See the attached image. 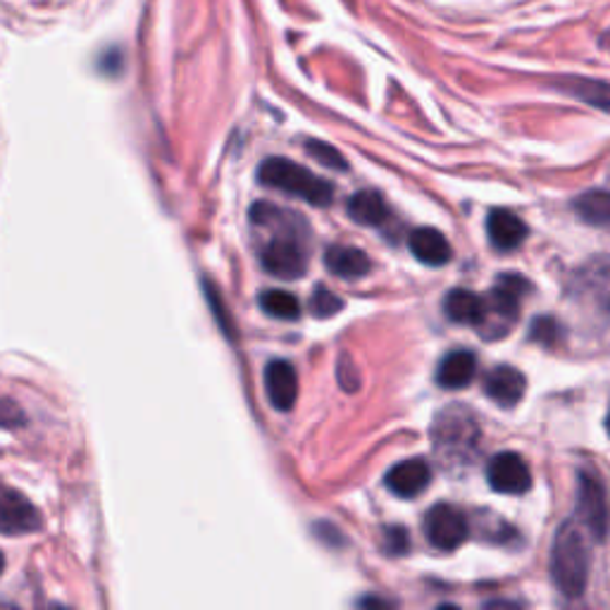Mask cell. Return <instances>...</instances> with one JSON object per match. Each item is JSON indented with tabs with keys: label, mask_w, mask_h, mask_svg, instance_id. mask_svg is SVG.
I'll use <instances>...</instances> for the list:
<instances>
[{
	"label": "cell",
	"mask_w": 610,
	"mask_h": 610,
	"mask_svg": "<svg viewBox=\"0 0 610 610\" xmlns=\"http://www.w3.org/2000/svg\"><path fill=\"white\" fill-rule=\"evenodd\" d=\"M589 541L587 530L577 520H567L555 534L551 549L553 585L567 599H579L589 582Z\"/></svg>",
	"instance_id": "cell-1"
},
{
	"label": "cell",
	"mask_w": 610,
	"mask_h": 610,
	"mask_svg": "<svg viewBox=\"0 0 610 610\" xmlns=\"http://www.w3.org/2000/svg\"><path fill=\"white\" fill-rule=\"evenodd\" d=\"M257 180L269 188H277V192L301 198L318 208H327L334 196V188L327 180L318 177V174L306 170L303 165H296L287 158H267L257 168Z\"/></svg>",
	"instance_id": "cell-2"
},
{
	"label": "cell",
	"mask_w": 610,
	"mask_h": 610,
	"mask_svg": "<svg viewBox=\"0 0 610 610\" xmlns=\"http://www.w3.org/2000/svg\"><path fill=\"white\" fill-rule=\"evenodd\" d=\"M284 232L269 239L261 249V265L267 275L284 281L301 279L308 269V251L294 229L281 227Z\"/></svg>",
	"instance_id": "cell-3"
},
{
	"label": "cell",
	"mask_w": 610,
	"mask_h": 610,
	"mask_svg": "<svg viewBox=\"0 0 610 610\" xmlns=\"http://www.w3.org/2000/svg\"><path fill=\"white\" fill-rule=\"evenodd\" d=\"M530 291L532 284L520 275H500L494 281V289L490 298H486V322L496 318V327L500 336H504L513 327V322L518 320L522 298Z\"/></svg>",
	"instance_id": "cell-4"
},
{
	"label": "cell",
	"mask_w": 610,
	"mask_h": 610,
	"mask_svg": "<svg viewBox=\"0 0 610 610\" xmlns=\"http://www.w3.org/2000/svg\"><path fill=\"white\" fill-rule=\"evenodd\" d=\"M425 534L429 544L439 551H456L468 541L470 527L465 515L456 506L437 504L425 515Z\"/></svg>",
	"instance_id": "cell-5"
},
{
	"label": "cell",
	"mask_w": 610,
	"mask_h": 610,
	"mask_svg": "<svg viewBox=\"0 0 610 610\" xmlns=\"http://www.w3.org/2000/svg\"><path fill=\"white\" fill-rule=\"evenodd\" d=\"M41 530V513L22 492L0 482V534L24 537Z\"/></svg>",
	"instance_id": "cell-6"
},
{
	"label": "cell",
	"mask_w": 610,
	"mask_h": 610,
	"mask_svg": "<svg viewBox=\"0 0 610 610\" xmlns=\"http://www.w3.org/2000/svg\"><path fill=\"white\" fill-rule=\"evenodd\" d=\"M486 480L492 490L506 496H522L532 490V472L520 453H496L486 468Z\"/></svg>",
	"instance_id": "cell-7"
},
{
	"label": "cell",
	"mask_w": 610,
	"mask_h": 610,
	"mask_svg": "<svg viewBox=\"0 0 610 610\" xmlns=\"http://www.w3.org/2000/svg\"><path fill=\"white\" fill-rule=\"evenodd\" d=\"M577 522L594 539H603L608 532V506L601 484L589 474L579 477V498H577Z\"/></svg>",
	"instance_id": "cell-8"
},
{
	"label": "cell",
	"mask_w": 610,
	"mask_h": 610,
	"mask_svg": "<svg viewBox=\"0 0 610 610\" xmlns=\"http://www.w3.org/2000/svg\"><path fill=\"white\" fill-rule=\"evenodd\" d=\"M527 391L525 375L513 365H496L484 377V394L490 396L500 408L518 405Z\"/></svg>",
	"instance_id": "cell-9"
},
{
	"label": "cell",
	"mask_w": 610,
	"mask_h": 610,
	"mask_svg": "<svg viewBox=\"0 0 610 610\" xmlns=\"http://www.w3.org/2000/svg\"><path fill=\"white\" fill-rule=\"evenodd\" d=\"M265 391L277 411H291L298 399V375L289 360H273L265 368Z\"/></svg>",
	"instance_id": "cell-10"
},
{
	"label": "cell",
	"mask_w": 610,
	"mask_h": 610,
	"mask_svg": "<svg viewBox=\"0 0 610 610\" xmlns=\"http://www.w3.org/2000/svg\"><path fill=\"white\" fill-rule=\"evenodd\" d=\"M431 480L429 465L423 458L401 460L394 468L387 472V486L399 498H415L423 494Z\"/></svg>",
	"instance_id": "cell-11"
},
{
	"label": "cell",
	"mask_w": 610,
	"mask_h": 610,
	"mask_svg": "<svg viewBox=\"0 0 610 610\" xmlns=\"http://www.w3.org/2000/svg\"><path fill=\"white\" fill-rule=\"evenodd\" d=\"M449 419L444 415L439 417L437 427H434V437H437V449L456 456V453H468L474 449V444H477V431L474 429V423L468 417H453V411L446 413Z\"/></svg>",
	"instance_id": "cell-12"
},
{
	"label": "cell",
	"mask_w": 610,
	"mask_h": 610,
	"mask_svg": "<svg viewBox=\"0 0 610 610\" xmlns=\"http://www.w3.org/2000/svg\"><path fill=\"white\" fill-rule=\"evenodd\" d=\"M486 234L498 251H515L527 239V225L518 215L496 208L486 217Z\"/></svg>",
	"instance_id": "cell-13"
},
{
	"label": "cell",
	"mask_w": 610,
	"mask_h": 610,
	"mask_svg": "<svg viewBox=\"0 0 610 610\" xmlns=\"http://www.w3.org/2000/svg\"><path fill=\"white\" fill-rule=\"evenodd\" d=\"M408 246L417 261L429 267H441L449 263L453 255L451 243L434 227H417L408 237Z\"/></svg>",
	"instance_id": "cell-14"
},
{
	"label": "cell",
	"mask_w": 610,
	"mask_h": 610,
	"mask_svg": "<svg viewBox=\"0 0 610 610\" xmlns=\"http://www.w3.org/2000/svg\"><path fill=\"white\" fill-rule=\"evenodd\" d=\"M444 313L456 324H470L482 327L486 322V301L482 296L468 289H453L444 298Z\"/></svg>",
	"instance_id": "cell-15"
},
{
	"label": "cell",
	"mask_w": 610,
	"mask_h": 610,
	"mask_svg": "<svg viewBox=\"0 0 610 610\" xmlns=\"http://www.w3.org/2000/svg\"><path fill=\"white\" fill-rule=\"evenodd\" d=\"M477 375V356L472 350H451L444 356L437 370V382L441 389H465Z\"/></svg>",
	"instance_id": "cell-16"
},
{
	"label": "cell",
	"mask_w": 610,
	"mask_h": 610,
	"mask_svg": "<svg viewBox=\"0 0 610 610\" xmlns=\"http://www.w3.org/2000/svg\"><path fill=\"white\" fill-rule=\"evenodd\" d=\"M324 265L342 279H360L370 273V257L356 246H330L324 251Z\"/></svg>",
	"instance_id": "cell-17"
},
{
	"label": "cell",
	"mask_w": 610,
	"mask_h": 610,
	"mask_svg": "<svg viewBox=\"0 0 610 610\" xmlns=\"http://www.w3.org/2000/svg\"><path fill=\"white\" fill-rule=\"evenodd\" d=\"M348 215L350 220L365 227H382L389 220V206L382 194L365 188L348 200Z\"/></svg>",
	"instance_id": "cell-18"
},
{
	"label": "cell",
	"mask_w": 610,
	"mask_h": 610,
	"mask_svg": "<svg viewBox=\"0 0 610 610\" xmlns=\"http://www.w3.org/2000/svg\"><path fill=\"white\" fill-rule=\"evenodd\" d=\"M561 89L579 101L610 113V84H603V81L573 77V79H561Z\"/></svg>",
	"instance_id": "cell-19"
},
{
	"label": "cell",
	"mask_w": 610,
	"mask_h": 610,
	"mask_svg": "<svg viewBox=\"0 0 610 610\" xmlns=\"http://www.w3.org/2000/svg\"><path fill=\"white\" fill-rule=\"evenodd\" d=\"M261 308L263 313L275 318V320H287L294 322L301 318V303H298V298L289 291H281V289H269L261 294Z\"/></svg>",
	"instance_id": "cell-20"
},
{
	"label": "cell",
	"mask_w": 610,
	"mask_h": 610,
	"mask_svg": "<svg viewBox=\"0 0 610 610\" xmlns=\"http://www.w3.org/2000/svg\"><path fill=\"white\" fill-rule=\"evenodd\" d=\"M575 210L589 225H610V192H587L575 198Z\"/></svg>",
	"instance_id": "cell-21"
},
{
	"label": "cell",
	"mask_w": 610,
	"mask_h": 610,
	"mask_svg": "<svg viewBox=\"0 0 610 610\" xmlns=\"http://www.w3.org/2000/svg\"><path fill=\"white\" fill-rule=\"evenodd\" d=\"M563 327H561V322L551 318V315H544V318H534L532 320V327H530V338L534 344L539 346H546V348H553V346H559L563 342Z\"/></svg>",
	"instance_id": "cell-22"
},
{
	"label": "cell",
	"mask_w": 610,
	"mask_h": 610,
	"mask_svg": "<svg viewBox=\"0 0 610 610\" xmlns=\"http://www.w3.org/2000/svg\"><path fill=\"white\" fill-rule=\"evenodd\" d=\"M310 310H313L315 318L327 320V318H332L336 313H342L344 301L334 291L324 289V287H318L315 294L310 296Z\"/></svg>",
	"instance_id": "cell-23"
},
{
	"label": "cell",
	"mask_w": 610,
	"mask_h": 610,
	"mask_svg": "<svg viewBox=\"0 0 610 610\" xmlns=\"http://www.w3.org/2000/svg\"><path fill=\"white\" fill-rule=\"evenodd\" d=\"M306 151L313 156L320 165L330 168V170H338V172H346L348 170V162L346 158L336 151L334 146L324 143V141H308L306 143Z\"/></svg>",
	"instance_id": "cell-24"
},
{
	"label": "cell",
	"mask_w": 610,
	"mask_h": 610,
	"mask_svg": "<svg viewBox=\"0 0 610 610\" xmlns=\"http://www.w3.org/2000/svg\"><path fill=\"white\" fill-rule=\"evenodd\" d=\"M411 541L403 527H387L384 530V549L389 555H403L408 551Z\"/></svg>",
	"instance_id": "cell-25"
},
{
	"label": "cell",
	"mask_w": 610,
	"mask_h": 610,
	"mask_svg": "<svg viewBox=\"0 0 610 610\" xmlns=\"http://www.w3.org/2000/svg\"><path fill=\"white\" fill-rule=\"evenodd\" d=\"M22 411L10 399L0 401V427H18L22 423Z\"/></svg>",
	"instance_id": "cell-26"
},
{
	"label": "cell",
	"mask_w": 610,
	"mask_h": 610,
	"mask_svg": "<svg viewBox=\"0 0 610 610\" xmlns=\"http://www.w3.org/2000/svg\"><path fill=\"white\" fill-rule=\"evenodd\" d=\"M3 571H5V555L0 551V575H3Z\"/></svg>",
	"instance_id": "cell-27"
},
{
	"label": "cell",
	"mask_w": 610,
	"mask_h": 610,
	"mask_svg": "<svg viewBox=\"0 0 610 610\" xmlns=\"http://www.w3.org/2000/svg\"><path fill=\"white\" fill-rule=\"evenodd\" d=\"M606 429H608V434H610V413H608V419H606Z\"/></svg>",
	"instance_id": "cell-28"
}]
</instances>
